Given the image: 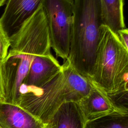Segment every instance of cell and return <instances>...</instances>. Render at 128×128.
Segmentation results:
<instances>
[{
    "label": "cell",
    "mask_w": 128,
    "mask_h": 128,
    "mask_svg": "<svg viewBox=\"0 0 128 128\" xmlns=\"http://www.w3.org/2000/svg\"><path fill=\"white\" fill-rule=\"evenodd\" d=\"M6 62L0 60V100H4V89L6 82Z\"/></svg>",
    "instance_id": "cell-14"
},
{
    "label": "cell",
    "mask_w": 128,
    "mask_h": 128,
    "mask_svg": "<svg viewBox=\"0 0 128 128\" xmlns=\"http://www.w3.org/2000/svg\"><path fill=\"white\" fill-rule=\"evenodd\" d=\"M73 21L66 60L82 76L90 81L102 24L100 0H72Z\"/></svg>",
    "instance_id": "cell-2"
},
{
    "label": "cell",
    "mask_w": 128,
    "mask_h": 128,
    "mask_svg": "<svg viewBox=\"0 0 128 128\" xmlns=\"http://www.w3.org/2000/svg\"><path fill=\"white\" fill-rule=\"evenodd\" d=\"M107 95L115 111L128 114V90H120Z\"/></svg>",
    "instance_id": "cell-12"
},
{
    "label": "cell",
    "mask_w": 128,
    "mask_h": 128,
    "mask_svg": "<svg viewBox=\"0 0 128 128\" xmlns=\"http://www.w3.org/2000/svg\"><path fill=\"white\" fill-rule=\"evenodd\" d=\"M90 82L107 94L128 90V49L118 35L102 24Z\"/></svg>",
    "instance_id": "cell-3"
},
{
    "label": "cell",
    "mask_w": 128,
    "mask_h": 128,
    "mask_svg": "<svg viewBox=\"0 0 128 128\" xmlns=\"http://www.w3.org/2000/svg\"><path fill=\"white\" fill-rule=\"evenodd\" d=\"M61 68L62 65L50 51L36 55L20 88V95L31 90L42 88L54 78Z\"/></svg>",
    "instance_id": "cell-5"
},
{
    "label": "cell",
    "mask_w": 128,
    "mask_h": 128,
    "mask_svg": "<svg viewBox=\"0 0 128 128\" xmlns=\"http://www.w3.org/2000/svg\"><path fill=\"white\" fill-rule=\"evenodd\" d=\"M84 128H128V114L116 111L86 121Z\"/></svg>",
    "instance_id": "cell-11"
},
{
    "label": "cell",
    "mask_w": 128,
    "mask_h": 128,
    "mask_svg": "<svg viewBox=\"0 0 128 128\" xmlns=\"http://www.w3.org/2000/svg\"><path fill=\"white\" fill-rule=\"evenodd\" d=\"M50 46L57 57L64 62L68 56L73 21L72 0H42Z\"/></svg>",
    "instance_id": "cell-4"
},
{
    "label": "cell",
    "mask_w": 128,
    "mask_h": 128,
    "mask_svg": "<svg viewBox=\"0 0 128 128\" xmlns=\"http://www.w3.org/2000/svg\"><path fill=\"white\" fill-rule=\"evenodd\" d=\"M42 0H8L0 22L10 37L42 6Z\"/></svg>",
    "instance_id": "cell-6"
},
{
    "label": "cell",
    "mask_w": 128,
    "mask_h": 128,
    "mask_svg": "<svg viewBox=\"0 0 128 128\" xmlns=\"http://www.w3.org/2000/svg\"><path fill=\"white\" fill-rule=\"evenodd\" d=\"M78 104L86 121L104 116L115 111L107 94L93 84L89 92Z\"/></svg>",
    "instance_id": "cell-8"
},
{
    "label": "cell",
    "mask_w": 128,
    "mask_h": 128,
    "mask_svg": "<svg viewBox=\"0 0 128 128\" xmlns=\"http://www.w3.org/2000/svg\"><path fill=\"white\" fill-rule=\"evenodd\" d=\"M42 128H49V126H48V124H44V126Z\"/></svg>",
    "instance_id": "cell-17"
},
{
    "label": "cell",
    "mask_w": 128,
    "mask_h": 128,
    "mask_svg": "<svg viewBox=\"0 0 128 128\" xmlns=\"http://www.w3.org/2000/svg\"><path fill=\"white\" fill-rule=\"evenodd\" d=\"M102 24L117 34L126 28L124 0H100Z\"/></svg>",
    "instance_id": "cell-10"
},
{
    "label": "cell",
    "mask_w": 128,
    "mask_h": 128,
    "mask_svg": "<svg viewBox=\"0 0 128 128\" xmlns=\"http://www.w3.org/2000/svg\"><path fill=\"white\" fill-rule=\"evenodd\" d=\"M86 118L78 102L63 103L49 120V128H84Z\"/></svg>",
    "instance_id": "cell-9"
},
{
    "label": "cell",
    "mask_w": 128,
    "mask_h": 128,
    "mask_svg": "<svg viewBox=\"0 0 128 128\" xmlns=\"http://www.w3.org/2000/svg\"></svg>",
    "instance_id": "cell-18"
},
{
    "label": "cell",
    "mask_w": 128,
    "mask_h": 128,
    "mask_svg": "<svg viewBox=\"0 0 128 128\" xmlns=\"http://www.w3.org/2000/svg\"><path fill=\"white\" fill-rule=\"evenodd\" d=\"M10 46V36L0 22V60L4 63Z\"/></svg>",
    "instance_id": "cell-13"
},
{
    "label": "cell",
    "mask_w": 128,
    "mask_h": 128,
    "mask_svg": "<svg viewBox=\"0 0 128 128\" xmlns=\"http://www.w3.org/2000/svg\"><path fill=\"white\" fill-rule=\"evenodd\" d=\"M7 1L8 0H0V8L5 4L6 3Z\"/></svg>",
    "instance_id": "cell-16"
},
{
    "label": "cell",
    "mask_w": 128,
    "mask_h": 128,
    "mask_svg": "<svg viewBox=\"0 0 128 128\" xmlns=\"http://www.w3.org/2000/svg\"><path fill=\"white\" fill-rule=\"evenodd\" d=\"M120 41L123 45L128 49V30L127 28H124L118 30L116 34Z\"/></svg>",
    "instance_id": "cell-15"
},
{
    "label": "cell",
    "mask_w": 128,
    "mask_h": 128,
    "mask_svg": "<svg viewBox=\"0 0 128 128\" xmlns=\"http://www.w3.org/2000/svg\"><path fill=\"white\" fill-rule=\"evenodd\" d=\"M44 124L18 105L0 100V127L42 128Z\"/></svg>",
    "instance_id": "cell-7"
},
{
    "label": "cell",
    "mask_w": 128,
    "mask_h": 128,
    "mask_svg": "<svg viewBox=\"0 0 128 128\" xmlns=\"http://www.w3.org/2000/svg\"><path fill=\"white\" fill-rule=\"evenodd\" d=\"M92 86L66 60L61 70L44 86L21 94L17 104L46 124L61 104L68 102H78Z\"/></svg>",
    "instance_id": "cell-1"
}]
</instances>
